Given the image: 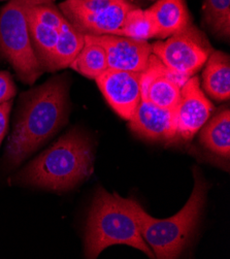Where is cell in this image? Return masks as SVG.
I'll use <instances>...</instances> for the list:
<instances>
[{
	"instance_id": "obj_19",
	"label": "cell",
	"mask_w": 230,
	"mask_h": 259,
	"mask_svg": "<svg viewBox=\"0 0 230 259\" xmlns=\"http://www.w3.org/2000/svg\"><path fill=\"white\" fill-rule=\"evenodd\" d=\"M115 35L148 40L157 36V29L147 10L133 8L127 13L122 26Z\"/></svg>"
},
{
	"instance_id": "obj_4",
	"label": "cell",
	"mask_w": 230,
	"mask_h": 259,
	"mask_svg": "<svg viewBox=\"0 0 230 259\" xmlns=\"http://www.w3.org/2000/svg\"><path fill=\"white\" fill-rule=\"evenodd\" d=\"M113 245H128L143 251L150 258H155L152 249L144 241L125 198L116 192L109 193L99 188L88 215L85 256L97 258L102 251Z\"/></svg>"
},
{
	"instance_id": "obj_6",
	"label": "cell",
	"mask_w": 230,
	"mask_h": 259,
	"mask_svg": "<svg viewBox=\"0 0 230 259\" xmlns=\"http://www.w3.org/2000/svg\"><path fill=\"white\" fill-rule=\"evenodd\" d=\"M213 51L207 36L192 23L166 40L152 45V54L186 81L206 64Z\"/></svg>"
},
{
	"instance_id": "obj_20",
	"label": "cell",
	"mask_w": 230,
	"mask_h": 259,
	"mask_svg": "<svg viewBox=\"0 0 230 259\" xmlns=\"http://www.w3.org/2000/svg\"><path fill=\"white\" fill-rule=\"evenodd\" d=\"M203 15L214 33L222 38H229L230 0H204Z\"/></svg>"
},
{
	"instance_id": "obj_15",
	"label": "cell",
	"mask_w": 230,
	"mask_h": 259,
	"mask_svg": "<svg viewBox=\"0 0 230 259\" xmlns=\"http://www.w3.org/2000/svg\"><path fill=\"white\" fill-rule=\"evenodd\" d=\"M199 140L211 152L228 159L230 157V111H219L200 129Z\"/></svg>"
},
{
	"instance_id": "obj_5",
	"label": "cell",
	"mask_w": 230,
	"mask_h": 259,
	"mask_svg": "<svg viewBox=\"0 0 230 259\" xmlns=\"http://www.w3.org/2000/svg\"><path fill=\"white\" fill-rule=\"evenodd\" d=\"M55 0H10L0 12V52L12 64L19 79L29 85L41 75L28 29L29 11Z\"/></svg>"
},
{
	"instance_id": "obj_16",
	"label": "cell",
	"mask_w": 230,
	"mask_h": 259,
	"mask_svg": "<svg viewBox=\"0 0 230 259\" xmlns=\"http://www.w3.org/2000/svg\"><path fill=\"white\" fill-rule=\"evenodd\" d=\"M28 29L31 46L41 69L52 71L53 54L60 29L37 21L29 13Z\"/></svg>"
},
{
	"instance_id": "obj_2",
	"label": "cell",
	"mask_w": 230,
	"mask_h": 259,
	"mask_svg": "<svg viewBox=\"0 0 230 259\" xmlns=\"http://www.w3.org/2000/svg\"><path fill=\"white\" fill-rule=\"evenodd\" d=\"M93 162L94 151L90 139L74 128L28 163L18 179L26 185L65 191L92 175Z\"/></svg>"
},
{
	"instance_id": "obj_12",
	"label": "cell",
	"mask_w": 230,
	"mask_h": 259,
	"mask_svg": "<svg viewBox=\"0 0 230 259\" xmlns=\"http://www.w3.org/2000/svg\"><path fill=\"white\" fill-rule=\"evenodd\" d=\"M135 8L128 0H114L106 9L93 14L66 19L84 35L115 34L130 10Z\"/></svg>"
},
{
	"instance_id": "obj_22",
	"label": "cell",
	"mask_w": 230,
	"mask_h": 259,
	"mask_svg": "<svg viewBox=\"0 0 230 259\" xmlns=\"http://www.w3.org/2000/svg\"><path fill=\"white\" fill-rule=\"evenodd\" d=\"M13 106V100H9L3 105H0V144H2L7 131H8V124H9V118L10 113Z\"/></svg>"
},
{
	"instance_id": "obj_7",
	"label": "cell",
	"mask_w": 230,
	"mask_h": 259,
	"mask_svg": "<svg viewBox=\"0 0 230 259\" xmlns=\"http://www.w3.org/2000/svg\"><path fill=\"white\" fill-rule=\"evenodd\" d=\"M95 81L111 108L129 121L142 98V72L108 68Z\"/></svg>"
},
{
	"instance_id": "obj_14",
	"label": "cell",
	"mask_w": 230,
	"mask_h": 259,
	"mask_svg": "<svg viewBox=\"0 0 230 259\" xmlns=\"http://www.w3.org/2000/svg\"><path fill=\"white\" fill-rule=\"evenodd\" d=\"M202 87L206 93L217 101L230 97V59L221 51H213L204 64Z\"/></svg>"
},
{
	"instance_id": "obj_8",
	"label": "cell",
	"mask_w": 230,
	"mask_h": 259,
	"mask_svg": "<svg viewBox=\"0 0 230 259\" xmlns=\"http://www.w3.org/2000/svg\"><path fill=\"white\" fill-rule=\"evenodd\" d=\"M213 111V103L200 88L199 79L191 76L181 89L176 107L177 139L192 140L211 118Z\"/></svg>"
},
{
	"instance_id": "obj_18",
	"label": "cell",
	"mask_w": 230,
	"mask_h": 259,
	"mask_svg": "<svg viewBox=\"0 0 230 259\" xmlns=\"http://www.w3.org/2000/svg\"><path fill=\"white\" fill-rule=\"evenodd\" d=\"M69 67L89 79L95 80L109 68L106 51L85 35V45Z\"/></svg>"
},
{
	"instance_id": "obj_10",
	"label": "cell",
	"mask_w": 230,
	"mask_h": 259,
	"mask_svg": "<svg viewBox=\"0 0 230 259\" xmlns=\"http://www.w3.org/2000/svg\"><path fill=\"white\" fill-rule=\"evenodd\" d=\"M86 36L105 49L112 69L142 72L152 54V45L148 40L115 34Z\"/></svg>"
},
{
	"instance_id": "obj_13",
	"label": "cell",
	"mask_w": 230,
	"mask_h": 259,
	"mask_svg": "<svg viewBox=\"0 0 230 259\" xmlns=\"http://www.w3.org/2000/svg\"><path fill=\"white\" fill-rule=\"evenodd\" d=\"M147 11L155 23L158 38H167L192 23L186 0H158Z\"/></svg>"
},
{
	"instance_id": "obj_17",
	"label": "cell",
	"mask_w": 230,
	"mask_h": 259,
	"mask_svg": "<svg viewBox=\"0 0 230 259\" xmlns=\"http://www.w3.org/2000/svg\"><path fill=\"white\" fill-rule=\"evenodd\" d=\"M85 45V35L64 19L55 46L52 71L69 67Z\"/></svg>"
},
{
	"instance_id": "obj_23",
	"label": "cell",
	"mask_w": 230,
	"mask_h": 259,
	"mask_svg": "<svg viewBox=\"0 0 230 259\" xmlns=\"http://www.w3.org/2000/svg\"><path fill=\"white\" fill-rule=\"evenodd\" d=\"M2 2H5V0H2Z\"/></svg>"
},
{
	"instance_id": "obj_9",
	"label": "cell",
	"mask_w": 230,
	"mask_h": 259,
	"mask_svg": "<svg viewBox=\"0 0 230 259\" xmlns=\"http://www.w3.org/2000/svg\"><path fill=\"white\" fill-rule=\"evenodd\" d=\"M186 80L173 73L155 55L151 54L146 68L142 71V96L158 107L176 110Z\"/></svg>"
},
{
	"instance_id": "obj_11",
	"label": "cell",
	"mask_w": 230,
	"mask_h": 259,
	"mask_svg": "<svg viewBox=\"0 0 230 259\" xmlns=\"http://www.w3.org/2000/svg\"><path fill=\"white\" fill-rule=\"evenodd\" d=\"M129 127L139 136L152 141L172 142L177 140L176 110L158 107L142 96L129 120Z\"/></svg>"
},
{
	"instance_id": "obj_21",
	"label": "cell",
	"mask_w": 230,
	"mask_h": 259,
	"mask_svg": "<svg viewBox=\"0 0 230 259\" xmlns=\"http://www.w3.org/2000/svg\"><path fill=\"white\" fill-rule=\"evenodd\" d=\"M17 94V88L11 73L0 71V105L12 100Z\"/></svg>"
},
{
	"instance_id": "obj_3",
	"label": "cell",
	"mask_w": 230,
	"mask_h": 259,
	"mask_svg": "<svg viewBox=\"0 0 230 259\" xmlns=\"http://www.w3.org/2000/svg\"><path fill=\"white\" fill-rule=\"evenodd\" d=\"M194 188L186 204L180 212L167 219L152 217L135 199L125 198L144 241L159 259L177 258L195 232L206 203L208 187L198 172H194Z\"/></svg>"
},
{
	"instance_id": "obj_1",
	"label": "cell",
	"mask_w": 230,
	"mask_h": 259,
	"mask_svg": "<svg viewBox=\"0 0 230 259\" xmlns=\"http://www.w3.org/2000/svg\"><path fill=\"white\" fill-rule=\"evenodd\" d=\"M69 83L64 75L24 93L20 99L6 158L11 166L21 164L68 120Z\"/></svg>"
}]
</instances>
